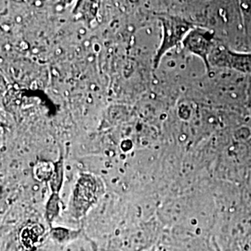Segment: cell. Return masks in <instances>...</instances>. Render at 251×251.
Returning a JSON list of instances; mask_svg holds the SVG:
<instances>
[{
	"label": "cell",
	"mask_w": 251,
	"mask_h": 251,
	"mask_svg": "<svg viewBox=\"0 0 251 251\" xmlns=\"http://www.w3.org/2000/svg\"><path fill=\"white\" fill-rule=\"evenodd\" d=\"M165 230L159 221L151 220L124 227L93 246L95 251H149L159 242Z\"/></svg>",
	"instance_id": "cell-1"
},
{
	"label": "cell",
	"mask_w": 251,
	"mask_h": 251,
	"mask_svg": "<svg viewBox=\"0 0 251 251\" xmlns=\"http://www.w3.org/2000/svg\"><path fill=\"white\" fill-rule=\"evenodd\" d=\"M104 184L99 177L81 173L73 189L67 213L74 223L83 224L104 194Z\"/></svg>",
	"instance_id": "cell-2"
},
{
	"label": "cell",
	"mask_w": 251,
	"mask_h": 251,
	"mask_svg": "<svg viewBox=\"0 0 251 251\" xmlns=\"http://www.w3.org/2000/svg\"><path fill=\"white\" fill-rule=\"evenodd\" d=\"M162 25V42L153 60V66L157 68L162 58L169 50L182 43L196 25L187 19L178 15L162 14L158 16Z\"/></svg>",
	"instance_id": "cell-3"
},
{
	"label": "cell",
	"mask_w": 251,
	"mask_h": 251,
	"mask_svg": "<svg viewBox=\"0 0 251 251\" xmlns=\"http://www.w3.org/2000/svg\"><path fill=\"white\" fill-rule=\"evenodd\" d=\"M208 63L210 70L212 67H215L248 76L251 75V51L234 50L221 41L213 49L208 58Z\"/></svg>",
	"instance_id": "cell-4"
},
{
	"label": "cell",
	"mask_w": 251,
	"mask_h": 251,
	"mask_svg": "<svg viewBox=\"0 0 251 251\" xmlns=\"http://www.w3.org/2000/svg\"><path fill=\"white\" fill-rule=\"evenodd\" d=\"M219 42L214 31L209 28L196 26L185 37L182 45L189 52L198 56L205 63L206 71L210 73L208 58Z\"/></svg>",
	"instance_id": "cell-5"
},
{
	"label": "cell",
	"mask_w": 251,
	"mask_h": 251,
	"mask_svg": "<svg viewBox=\"0 0 251 251\" xmlns=\"http://www.w3.org/2000/svg\"><path fill=\"white\" fill-rule=\"evenodd\" d=\"M50 227L36 220H28L19 228L17 242L20 251H39L49 240Z\"/></svg>",
	"instance_id": "cell-6"
},
{
	"label": "cell",
	"mask_w": 251,
	"mask_h": 251,
	"mask_svg": "<svg viewBox=\"0 0 251 251\" xmlns=\"http://www.w3.org/2000/svg\"><path fill=\"white\" fill-rule=\"evenodd\" d=\"M84 235V230L79 227L53 225L49 230V241L56 246L64 247L80 239Z\"/></svg>",
	"instance_id": "cell-7"
},
{
	"label": "cell",
	"mask_w": 251,
	"mask_h": 251,
	"mask_svg": "<svg viewBox=\"0 0 251 251\" xmlns=\"http://www.w3.org/2000/svg\"><path fill=\"white\" fill-rule=\"evenodd\" d=\"M61 204L62 202L59 194L52 193L46 204L44 212V219L46 224L49 227L53 226L54 223L57 221V219L61 214Z\"/></svg>",
	"instance_id": "cell-8"
},
{
	"label": "cell",
	"mask_w": 251,
	"mask_h": 251,
	"mask_svg": "<svg viewBox=\"0 0 251 251\" xmlns=\"http://www.w3.org/2000/svg\"><path fill=\"white\" fill-rule=\"evenodd\" d=\"M53 166L48 162H40L35 168V177L40 181H50L54 173Z\"/></svg>",
	"instance_id": "cell-9"
},
{
	"label": "cell",
	"mask_w": 251,
	"mask_h": 251,
	"mask_svg": "<svg viewBox=\"0 0 251 251\" xmlns=\"http://www.w3.org/2000/svg\"><path fill=\"white\" fill-rule=\"evenodd\" d=\"M246 34L251 47V1H240Z\"/></svg>",
	"instance_id": "cell-10"
},
{
	"label": "cell",
	"mask_w": 251,
	"mask_h": 251,
	"mask_svg": "<svg viewBox=\"0 0 251 251\" xmlns=\"http://www.w3.org/2000/svg\"><path fill=\"white\" fill-rule=\"evenodd\" d=\"M234 251H251V231L237 245Z\"/></svg>",
	"instance_id": "cell-11"
},
{
	"label": "cell",
	"mask_w": 251,
	"mask_h": 251,
	"mask_svg": "<svg viewBox=\"0 0 251 251\" xmlns=\"http://www.w3.org/2000/svg\"><path fill=\"white\" fill-rule=\"evenodd\" d=\"M243 193L246 199L251 204V171L245 181V185L243 187Z\"/></svg>",
	"instance_id": "cell-12"
}]
</instances>
